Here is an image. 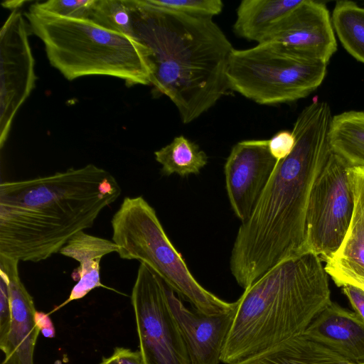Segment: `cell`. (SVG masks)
<instances>
[{
  "label": "cell",
  "instance_id": "obj_1",
  "mask_svg": "<svg viewBox=\"0 0 364 364\" xmlns=\"http://www.w3.org/2000/svg\"><path fill=\"white\" fill-rule=\"evenodd\" d=\"M329 105L317 99L298 116L291 152L277 162L250 217L240 226L230 269L246 289L279 263L302 254L314 184L332 154Z\"/></svg>",
  "mask_w": 364,
  "mask_h": 364
},
{
  "label": "cell",
  "instance_id": "obj_2",
  "mask_svg": "<svg viewBox=\"0 0 364 364\" xmlns=\"http://www.w3.org/2000/svg\"><path fill=\"white\" fill-rule=\"evenodd\" d=\"M95 164L0 184V255L38 262L60 252L121 195Z\"/></svg>",
  "mask_w": 364,
  "mask_h": 364
},
{
  "label": "cell",
  "instance_id": "obj_3",
  "mask_svg": "<svg viewBox=\"0 0 364 364\" xmlns=\"http://www.w3.org/2000/svg\"><path fill=\"white\" fill-rule=\"evenodd\" d=\"M130 2L134 38L150 51L151 85L171 100L183 124L193 122L230 90L231 43L211 17Z\"/></svg>",
  "mask_w": 364,
  "mask_h": 364
},
{
  "label": "cell",
  "instance_id": "obj_4",
  "mask_svg": "<svg viewBox=\"0 0 364 364\" xmlns=\"http://www.w3.org/2000/svg\"><path fill=\"white\" fill-rule=\"evenodd\" d=\"M322 260L306 252L285 260L236 301L221 362L232 364L303 334L331 301Z\"/></svg>",
  "mask_w": 364,
  "mask_h": 364
},
{
  "label": "cell",
  "instance_id": "obj_5",
  "mask_svg": "<svg viewBox=\"0 0 364 364\" xmlns=\"http://www.w3.org/2000/svg\"><path fill=\"white\" fill-rule=\"evenodd\" d=\"M25 16L49 63L68 80L105 75L120 78L127 86L151 85L150 51L133 38L89 18L55 15L33 4Z\"/></svg>",
  "mask_w": 364,
  "mask_h": 364
},
{
  "label": "cell",
  "instance_id": "obj_6",
  "mask_svg": "<svg viewBox=\"0 0 364 364\" xmlns=\"http://www.w3.org/2000/svg\"><path fill=\"white\" fill-rule=\"evenodd\" d=\"M111 225L120 258L146 264L194 309L215 314L236 306V301L227 302L198 283L165 232L155 210L142 196L124 198Z\"/></svg>",
  "mask_w": 364,
  "mask_h": 364
},
{
  "label": "cell",
  "instance_id": "obj_7",
  "mask_svg": "<svg viewBox=\"0 0 364 364\" xmlns=\"http://www.w3.org/2000/svg\"><path fill=\"white\" fill-rule=\"evenodd\" d=\"M326 67L282 43L269 41L234 49L227 78L230 90L257 104L272 105L309 95L323 82Z\"/></svg>",
  "mask_w": 364,
  "mask_h": 364
},
{
  "label": "cell",
  "instance_id": "obj_8",
  "mask_svg": "<svg viewBox=\"0 0 364 364\" xmlns=\"http://www.w3.org/2000/svg\"><path fill=\"white\" fill-rule=\"evenodd\" d=\"M350 167L333 152L316 178L309 200L302 254L326 262L340 247L354 208Z\"/></svg>",
  "mask_w": 364,
  "mask_h": 364
},
{
  "label": "cell",
  "instance_id": "obj_9",
  "mask_svg": "<svg viewBox=\"0 0 364 364\" xmlns=\"http://www.w3.org/2000/svg\"><path fill=\"white\" fill-rule=\"evenodd\" d=\"M139 350L145 364H190L178 324L171 309L164 282L140 263L132 288Z\"/></svg>",
  "mask_w": 364,
  "mask_h": 364
},
{
  "label": "cell",
  "instance_id": "obj_10",
  "mask_svg": "<svg viewBox=\"0 0 364 364\" xmlns=\"http://www.w3.org/2000/svg\"><path fill=\"white\" fill-rule=\"evenodd\" d=\"M0 147L14 118L35 87V61L21 12L13 10L0 31Z\"/></svg>",
  "mask_w": 364,
  "mask_h": 364
},
{
  "label": "cell",
  "instance_id": "obj_11",
  "mask_svg": "<svg viewBox=\"0 0 364 364\" xmlns=\"http://www.w3.org/2000/svg\"><path fill=\"white\" fill-rule=\"evenodd\" d=\"M277 162L269 139L245 140L232 148L224 166L225 186L232 209L242 223L250 217Z\"/></svg>",
  "mask_w": 364,
  "mask_h": 364
},
{
  "label": "cell",
  "instance_id": "obj_12",
  "mask_svg": "<svg viewBox=\"0 0 364 364\" xmlns=\"http://www.w3.org/2000/svg\"><path fill=\"white\" fill-rule=\"evenodd\" d=\"M277 41L310 60L327 65L337 50L331 18L326 6L302 0L276 26L267 41Z\"/></svg>",
  "mask_w": 364,
  "mask_h": 364
},
{
  "label": "cell",
  "instance_id": "obj_13",
  "mask_svg": "<svg viewBox=\"0 0 364 364\" xmlns=\"http://www.w3.org/2000/svg\"><path fill=\"white\" fill-rule=\"evenodd\" d=\"M166 294L185 342L190 364H219L235 316L237 302L229 311L205 314L188 309L167 285Z\"/></svg>",
  "mask_w": 364,
  "mask_h": 364
},
{
  "label": "cell",
  "instance_id": "obj_14",
  "mask_svg": "<svg viewBox=\"0 0 364 364\" xmlns=\"http://www.w3.org/2000/svg\"><path fill=\"white\" fill-rule=\"evenodd\" d=\"M18 260L0 255V269L8 276L11 322L5 343L0 346L4 353L1 364H34V350L40 333L33 297L18 274Z\"/></svg>",
  "mask_w": 364,
  "mask_h": 364
},
{
  "label": "cell",
  "instance_id": "obj_15",
  "mask_svg": "<svg viewBox=\"0 0 364 364\" xmlns=\"http://www.w3.org/2000/svg\"><path fill=\"white\" fill-rule=\"evenodd\" d=\"M354 198L350 225L339 248L325 262V271L338 287L364 290V166L348 168Z\"/></svg>",
  "mask_w": 364,
  "mask_h": 364
},
{
  "label": "cell",
  "instance_id": "obj_16",
  "mask_svg": "<svg viewBox=\"0 0 364 364\" xmlns=\"http://www.w3.org/2000/svg\"><path fill=\"white\" fill-rule=\"evenodd\" d=\"M354 364L364 363V321L331 301L304 333Z\"/></svg>",
  "mask_w": 364,
  "mask_h": 364
},
{
  "label": "cell",
  "instance_id": "obj_17",
  "mask_svg": "<svg viewBox=\"0 0 364 364\" xmlns=\"http://www.w3.org/2000/svg\"><path fill=\"white\" fill-rule=\"evenodd\" d=\"M117 251L118 247L112 240L94 236L85 231L79 232L72 237L59 253L79 262L80 265L71 274L73 279L77 283L68 298L48 314L73 301L82 299L95 288L110 289L101 283L100 263L104 256Z\"/></svg>",
  "mask_w": 364,
  "mask_h": 364
},
{
  "label": "cell",
  "instance_id": "obj_18",
  "mask_svg": "<svg viewBox=\"0 0 364 364\" xmlns=\"http://www.w3.org/2000/svg\"><path fill=\"white\" fill-rule=\"evenodd\" d=\"M302 0H243L236 11L235 35L250 41H267L279 21Z\"/></svg>",
  "mask_w": 364,
  "mask_h": 364
},
{
  "label": "cell",
  "instance_id": "obj_19",
  "mask_svg": "<svg viewBox=\"0 0 364 364\" xmlns=\"http://www.w3.org/2000/svg\"><path fill=\"white\" fill-rule=\"evenodd\" d=\"M232 364H354L301 334Z\"/></svg>",
  "mask_w": 364,
  "mask_h": 364
},
{
  "label": "cell",
  "instance_id": "obj_20",
  "mask_svg": "<svg viewBox=\"0 0 364 364\" xmlns=\"http://www.w3.org/2000/svg\"><path fill=\"white\" fill-rule=\"evenodd\" d=\"M328 136L332 152L350 168L364 166V111L333 116Z\"/></svg>",
  "mask_w": 364,
  "mask_h": 364
},
{
  "label": "cell",
  "instance_id": "obj_21",
  "mask_svg": "<svg viewBox=\"0 0 364 364\" xmlns=\"http://www.w3.org/2000/svg\"><path fill=\"white\" fill-rule=\"evenodd\" d=\"M154 156L162 166L161 173L164 176L198 174L208 163V156L199 146L182 135L156 151Z\"/></svg>",
  "mask_w": 364,
  "mask_h": 364
},
{
  "label": "cell",
  "instance_id": "obj_22",
  "mask_svg": "<svg viewBox=\"0 0 364 364\" xmlns=\"http://www.w3.org/2000/svg\"><path fill=\"white\" fill-rule=\"evenodd\" d=\"M331 21L344 48L364 63V8L352 1H338Z\"/></svg>",
  "mask_w": 364,
  "mask_h": 364
},
{
  "label": "cell",
  "instance_id": "obj_23",
  "mask_svg": "<svg viewBox=\"0 0 364 364\" xmlns=\"http://www.w3.org/2000/svg\"><path fill=\"white\" fill-rule=\"evenodd\" d=\"M89 19L135 39L130 0H95Z\"/></svg>",
  "mask_w": 364,
  "mask_h": 364
},
{
  "label": "cell",
  "instance_id": "obj_24",
  "mask_svg": "<svg viewBox=\"0 0 364 364\" xmlns=\"http://www.w3.org/2000/svg\"><path fill=\"white\" fill-rule=\"evenodd\" d=\"M154 6L196 16L211 17L221 13L220 0H147Z\"/></svg>",
  "mask_w": 364,
  "mask_h": 364
},
{
  "label": "cell",
  "instance_id": "obj_25",
  "mask_svg": "<svg viewBox=\"0 0 364 364\" xmlns=\"http://www.w3.org/2000/svg\"><path fill=\"white\" fill-rule=\"evenodd\" d=\"M95 0H48L33 5L55 15L75 18H89Z\"/></svg>",
  "mask_w": 364,
  "mask_h": 364
},
{
  "label": "cell",
  "instance_id": "obj_26",
  "mask_svg": "<svg viewBox=\"0 0 364 364\" xmlns=\"http://www.w3.org/2000/svg\"><path fill=\"white\" fill-rule=\"evenodd\" d=\"M11 322V305L9 278L0 269V346L8 336Z\"/></svg>",
  "mask_w": 364,
  "mask_h": 364
},
{
  "label": "cell",
  "instance_id": "obj_27",
  "mask_svg": "<svg viewBox=\"0 0 364 364\" xmlns=\"http://www.w3.org/2000/svg\"><path fill=\"white\" fill-rule=\"evenodd\" d=\"M295 137L292 132L280 131L269 139V149L277 161L284 159L293 150Z\"/></svg>",
  "mask_w": 364,
  "mask_h": 364
},
{
  "label": "cell",
  "instance_id": "obj_28",
  "mask_svg": "<svg viewBox=\"0 0 364 364\" xmlns=\"http://www.w3.org/2000/svg\"><path fill=\"white\" fill-rule=\"evenodd\" d=\"M100 364H145L139 350L116 347L113 353L104 357Z\"/></svg>",
  "mask_w": 364,
  "mask_h": 364
},
{
  "label": "cell",
  "instance_id": "obj_29",
  "mask_svg": "<svg viewBox=\"0 0 364 364\" xmlns=\"http://www.w3.org/2000/svg\"><path fill=\"white\" fill-rule=\"evenodd\" d=\"M342 289L355 310V313L364 321V290L351 285L344 286Z\"/></svg>",
  "mask_w": 364,
  "mask_h": 364
},
{
  "label": "cell",
  "instance_id": "obj_30",
  "mask_svg": "<svg viewBox=\"0 0 364 364\" xmlns=\"http://www.w3.org/2000/svg\"><path fill=\"white\" fill-rule=\"evenodd\" d=\"M36 321L40 331L44 336L47 338L54 336L55 328L48 314L36 311Z\"/></svg>",
  "mask_w": 364,
  "mask_h": 364
},
{
  "label": "cell",
  "instance_id": "obj_31",
  "mask_svg": "<svg viewBox=\"0 0 364 364\" xmlns=\"http://www.w3.org/2000/svg\"><path fill=\"white\" fill-rule=\"evenodd\" d=\"M25 1H5L2 3V6L4 7L11 9L13 10H16L18 7L21 6L23 4Z\"/></svg>",
  "mask_w": 364,
  "mask_h": 364
},
{
  "label": "cell",
  "instance_id": "obj_32",
  "mask_svg": "<svg viewBox=\"0 0 364 364\" xmlns=\"http://www.w3.org/2000/svg\"><path fill=\"white\" fill-rule=\"evenodd\" d=\"M361 364H364V363H361Z\"/></svg>",
  "mask_w": 364,
  "mask_h": 364
}]
</instances>
